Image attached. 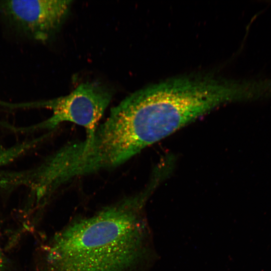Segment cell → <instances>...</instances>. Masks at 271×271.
<instances>
[{
    "instance_id": "1",
    "label": "cell",
    "mask_w": 271,
    "mask_h": 271,
    "mask_svg": "<svg viewBox=\"0 0 271 271\" xmlns=\"http://www.w3.org/2000/svg\"><path fill=\"white\" fill-rule=\"evenodd\" d=\"M153 187L78 217L42 248L36 271H136L151 254L144 208Z\"/></svg>"
},
{
    "instance_id": "3",
    "label": "cell",
    "mask_w": 271,
    "mask_h": 271,
    "mask_svg": "<svg viewBox=\"0 0 271 271\" xmlns=\"http://www.w3.org/2000/svg\"><path fill=\"white\" fill-rule=\"evenodd\" d=\"M71 1H0V15L17 32L39 41L49 39L60 28Z\"/></svg>"
},
{
    "instance_id": "5",
    "label": "cell",
    "mask_w": 271,
    "mask_h": 271,
    "mask_svg": "<svg viewBox=\"0 0 271 271\" xmlns=\"http://www.w3.org/2000/svg\"><path fill=\"white\" fill-rule=\"evenodd\" d=\"M1 229V228H0ZM14 265L12 261L7 256L2 247L0 232V271H13Z\"/></svg>"
},
{
    "instance_id": "4",
    "label": "cell",
    "mask_w": 271,
    "mask_h": 271,
    "mask_svg": "<svg viewBox=\"0 0 271 271\" xmlns=\"http://www.w3.org/2000/svg\"><path fill=\"white\" fill-rule=\"evenodd\" d=\"M48 134L29 139L10 147L0 145V168L5 166L36 147Z\"/></svg>"
},
{
    "instance_id": "2",
    "label": "cell",
    "mask_w": 271,
    "mask_h": 271,
    "mask_svg": "<svg viewBox=\"0 0 271 271\" xmlns=\"http://www.w3.org/2000/svg\"><path fill=\"white\" fill-rule=\"evenodd\" d=\"M111 91L97 82H86L79 85L69 94L43 101L18 104H5L13 108H45L52 111L48 119L36 124L20 128L13 127L17 131L33 132L51 130L63 122H71L86 129L91 135L109 105Z\"/></svg>"
}]
</instances>
